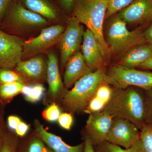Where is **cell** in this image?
Listing matches in <instances>:
<instances>
[{"mask_svg": "<svg viewBox=\"0 0 152 152\" xmlns=\"http://www.w3.org/2000/svg\"><path fill=\"white\" fill-rule=\"evenodd\" d=\"M12 69L5 68L0 69V84L17 82L24 83L21 76Z\"/></svg>", "mask_w": 152, "mask_h": 152, "instance_id": "cell-25", "label": "cell"}, {"mask_svg": "<svg viewBox=\"0 0 152 152\" xmlns=\"http://www.w3.org/2000/svg\"><path fill=\"white\" fill-rule=\"evenodd\" d=\"M82 50L87 64L93 72L103 68L105 53L94 35L88 29L84 33Z\"/></svg>", "mask_w": 152, "mask_h": 152, "instance_id": "cell-12", "label": "cell"}, {"mask_svg": "<svg viewBox=\"0 0 152 152\" xmlns=\"http://www.w3.org/2000/svg\"><path fill=\"white\" fill-rule=\"evenodd\" d=\"M35 134L44 142L45 145L54 152H83L84 142L76 146H70L63 140L61 138L45 129L39 121H34Z\"/></svg>", "mask_w": 152, "mask_h": 152, "instance_id": "cell-15", "label": "cell"}, {"mask_svg": "<svg viewBox=\"0 0 152 152\" xmlns=\"http://www.w3.org/2000/svg\"><path fill=\"white\" fill-rule=\"evenodd\" d=\"M25 85L24 83L19 82L0 84V104L4 105L9 103L21 92Z\"/></svg>", "mask_w": 152, "mask_h": 152, "instance_id": "cell-21", "label": "cell"}, {"mask_svg": "<svg viewBox=\"0 0 152 152\" xmlns=\"http://www.w3.org/2000/svg\"><path fill=\"white\" fill-rule=\"evenodd\" d=\"M140 139V130L134 123L127 119L115 117L113 119L106 141L127 149Z\"/></svg>", "mask_w": 152, "mask_h": 152, "instance_id": "cell-7", "label": "cell"}, {"mask_svg": "<svg viewBox=\"0 0 152 152\" xmlns=\"http://www.w3.org/2000/svg\"><path fill=\"white\" fill-rule=\"evenodd\" d=\"M65 66L64 84L66 88L72 86L82 77L93 72L80 52L71 57Z\"/></svg>", "mask_w": 152, "mask_h": 152, "instance_id": "cell-16", "label": "cell"}, {"mask_svg": "<svg viewBox=\"0 0 152 152\" xmlns=\"http://www.w3.org/2000/svg\"><path fill=\"white\" fill-rule=\"evenodd\" d=\"M107 7L106 0H77L73 11L74 17L94 35L105 53L108 45L104 38L103 24Z\"/></svg>", "mask_w": 152, "mask_h": 152, "instance_id": "cell-3", "label": "cell"}, {"mask_svg": "<svg viewBox=\"0 0 152 152\" xmlns=\"http://www.w3.org/2000/svg\"><path fill=\"white\" fill-rule=\"evenodd\" d=\"M18 140L14 133L8 132L4 137L0 152H17Z\"/></svg>", "mask_w": 152, "mask_h": 152, "instance_id": "cell-24", "label": "cell"}, {"mask_svg": "<svg viewBox=\"0 0 152 152\" xmlns=\"http://www.w3.org/2000/svg\"><path fill=\"white\" fill-rule=\"evenodd\" d=\"M84 32L83 26L75 17L69 21L59 41L62 66H65L69 59L79 52Z\"/></svg>", "mask_w": 152, "mask_h": 152, "instance_id": "cell-8", "label": "cell"}, {"mask_svg": "<svg viewBox=\"0 0 152 152\" xmlns=\"http://www.w3.org/2000/svg\"><path fill=\"white\" fill-rule=\"evenodd\" d=\"M14 1L15 0H0V23Z\"/></svg>", "mask_w": 152, "mask_h": 152, "instance_id": "cell-34", "label": "cell"}, {"mask_svg": "<svg viewBox=\"0 0 152 152\" xmlns=\"http://www.w3.org/2000/svg\"><path fill=\"white\" fill-rule=\"evenodd\" d=\"M96 150L97 152H146L141 139L127 149H123L106 141L96 146Z\"/></svg>", "mask_w": 152, "mask_h": 152, "instance_id": "cell-22", "label": "cell"}, {"mask_svg": "<svg viewBox=\"0 0 152 152\" xmlns=\"http://www.w3.org/2000/svg\"><path fill=\"white\" fill-rule=\"evenodd\" d=\"M119 17L126 23H147L152 20V0H134L120 12Z\"/></svg>", "mask_w": 152, "mask_h": 152, "instance_id": "cell-13", "label": "cell"}, {"mask_svg": "<svg viewBox=\"0 0 152 152\" xmlns=\"http://www.w3.org/2000/svg\"><path fill=\"white\" fill-rule=\"evenodd\" d=\"M21 121L20 119L17 116H9L7 120V126L10 132L12 133H15L16 129L19 124Z\"/></svg>", "mask_w": 152, "mask_h": 152, "instance_id": "cell-33", "label": "cell"}, {"mask_svg": "<svg viewBox=\"0 0 152 152\" xmlns=\"http://www.w3.org/2000/svg\"><path fill=\"white\" fill-rule=\"evenodd\" d=\"M103 111L113 118L129 120L140 130L146 125L145 91L136 87L114 88L110 99Z\"/></svg>", "mask_w": 152, "mask_h": 152, "instance_id": "cell-1", "label": "cell"}, {"mask_svg": "<svg viewBox=\"0 0 152 152\" xmlns=\"http://www.w3.org/2000/svg\"><path fill=\"white\" fill-rule=\"evenodd\" d=\"M26 8L45 19L56 20L60 16L58 4L53 0H17Z\"/></svg>", "mask_w": 152, "mask_h": 152, "instance_id": "cell-17", "label": "cell"}, {"mask_svg": "<svg viewBox=\"0 0 152 152\" xmlns=\"http://www.w3.org/2000/svg\"><path fill=\"white\" fill-rule=\"evenodd\" d=\"M4 136L0 138V149H1V147L2 144L3 140H4Z\"/></svg>", "mask_w": 152, "mask_h": 152, "instance_id": "cell-41", "label": "cell"}, {"mask_svg": "<svg viewBox=\"0 0 152 152\" xmlns=\"http://www.w3.org/2000/svg\"><path fill=\"white\" fill-rule=\"evenodd\" d=\"M85 127V136L94 146L106 141L113 118L103 111L90 114Z\"/></svg>", "mask_w": 152, "mask_h": 152, "instance_id": "cell-11", "label": "cell"}, {"mask_svg": "<svg viewBox=\"0 0 152 152\" xmlns=\"http://www.w3.org/2000/svg\"><path fill=\"white\" fill-rule=\"evenodd\" d=\"M105 81L116 88L136 87L149 89L152 88V72L117 64L112 66L106 73Z\"/></svg>", "mask_w": 152, "mask_h": 152, "instance_id": "cell-6", "label": "cell"}, {"mask_svg": "<svg viewBox=\"0 0 152 152\" xmlns=\"http://www.w3.org/2000/svg\"><path fill=\"white\" fill-rule=\"evenodd\" d=\"M84 149L83 152H95L94 146L90 139L85 136Z\"/></svg>", "mask_w": 152, "mask_h": 152, "instance_id": "cell-38", "label": "cell"}, {"mask_svg": "<svg viewBox=\"0 0 152 152\" xmlns=\"http://www.w3.org/2000/svg\"><path fill=\"white\" fill-rule=\"evenodd\" d=\"M48 23L46 19L26 8L15 0L0 23V29L11 34L17 30L39 27Z\"/></svg>", "mask_w": 152, "mask_h": 152, "instance_id": "cell-5", "label": "cell"}, {"mask_svg": "<svg viewBox=\"0 0 152 152\" xmlns=\"http://www.w3.org/2000/svg\"><path fill=\"white\" fill-rule=\"evenodd\" d=\"M105 71L102 68L82 77L62 99L64 108L72 113L84 112L98 87L105 82Z\"/></svg>", "mask_w": 152, "mask_h": 152, "instance_id": "cell-2", "label": "cell"}, {"mask_svg": "<svg viewBox=\"0 0 152 152\" xmlns=\"http://www.w3.org/2000/svg\"><path fill=\"white\" fill-rule=\"evenodd\" d=\"M58 121L61 127L66 130H70L74 123L72 114L70 113H62L60 116Z\"/></svg>", "mask_w": 152, "mask_h": 152, "instance_id": "cell-30", "label": "cell"}, {"mask_svg": "<svg viewBox=\"0 0 152 152\" xmlns=\"http://www.w3.org/2000/svg\"><path fill=\"white\" fill-rule=\"evenodd\" d=\"M61 9L66 13L73 12L75 0H55Z\"/></svg>", "mask_w": 152, "mask_h": 152, "instance_id": "cell-32", "label": "cell"}, {"mask_svg": "<svg viewBox=\"0 0 152 152\" xmlns=\"http://www.w3.org/2000/svg\"><path fill=\"white\" fill-rule=\"evenodd\" d=\"M144 35L147 43L152 46V20L149 26L144 31Z\"/></svg>", "mask_w": 152, "mask_h": 152, "instance_id": "cell-37", "label": "cell"}, {"mask_svg": "<svg viewBox=\"0 0 152 152\" xmlns=\"http://www.w3.org/2000/svg\"><path fill=\"white\" fill-rule=\"evenodd\" d=\"M113 90L106 81L100 85L84 112L90 115L102 111L110 99Z\"/></svg>", "mask_w": 152, "mask_h": 152, "instance_id": "cell-20", "label": "cell"}, {"mask_svg": "<svg viewBox=\"0 0 152 152\" xmlns=\"http://www.w3.org/2000/svg\"><path fill=\"white\" fill-rule=\"evenodd\" d=\"M141 28L128 29L126 23L119 16L113 19L107 32V44L115 55L124 54L135 47L147 43Z\"/></svg>", "mask_w": 152, "mask_h": 152, "instance_id": "cell-4", "label": "cell"}, {"mask_svg": "<svg viewBox=\"0 0 152 152\" xmlns=\"http://www.w3.org/2000/svg\"><path fill=\"white\" fill-rule=\"evenodd\" d=\"M146 94V124L152 126V88L145 90Z\"/></svg>", "mask_w": 152, "mask_h": 152, "instance_id": "cell-31", "label": "cell"}, {"mask_svg": "<svg viewBox=\"0 0 152 152\" xmlns=\"http://www.w3.org/2000/svg\"><path fill=\"white\" fill-rule=\"evenodd\" d=\"M108 7L106 17L111 16L113 15L122 10L129 6L134 0H106Z\"/></svg>", "mask_w": 152, "mask_h": 152, "instance_id": "cell-26", "label": "cell"}, {"mask_svg": "<svg viewBox=\"0 0 152 152\" xmlns=\"http://www.w3.org/2000/svg\"><path fill=\"white\" fill-rule=\"evenodd\" d=\"M61 114L60 108L55 102H53L42 113L43 118L47 121L54 123L58 120Z\"/></svg>", "mask_w": 152, "mask_h": 152, "instance_id": "cell-27", "label": "cell"}, {"mask_svg": "<svg viewBox=\"0 0 152 152\" xmlns=\"http://www.w3.org/2000/svg\"><path fill=\"white\" fill-rule=\"evenodd\" d=\"M29 129V125L21 121L18 126L15 133L17 136L23 137L26 134Z\"/></svg>", "mask_w": 152, "mask_h": 152, "instance_id": "cell-35", "label": "cell"}, {"mask_svg": "<svg viewBox=\"0 0 152 152\" xmlns=\"http://www.w3.org/2000/svg\"><path fill=\"white\" fill-rule=\"evenodd\" d=\"M45 145L44 142L35 134L20 152H42Z\"/></svg>", "mask_w": 152, "mask_h": 152, "instance_id": "cell-29", "label": "cell"}, {"mask_svg": "<svg viewBox=\"0 0 152 152\" xmlns=\"http://www.w3.org/2000/svg\"><path fill=\"white\" fill-rule=\"evenodd\" d=\"M142 143L146 152H152V126L146 124L140 130Z\"/></svg>", "mask_w": 152, "mask_h": 152, "instance_id": "cell-28", "label": "cell"}, {"mask_svg": "<svg viewBox=\"0 0 152 152\" xmlns=\"http://www.w3.org/2000/svg\"><path fill=\"white\" fill-rule=\"evenodd\" d=\"M64 30V26L60 25L43 29L36 37L24 41L22 58L32 56L45 52L59 42Z\"/></svg>", "mask_w": 152, "mask_h": 152, "instance_id": "cell-9", "label": "cell"}, {"mask_svg": "<svg viewBox=\"0 0 152 152\" xmlns=\"http://www.w3.org/2000/svg\"><path fill=\"white\" fill-rule=\"evenodd\" d=\"M42 152H54L51 150L50 148L47 146L45 145L44 146L42 150Z\"/></svg>", "mask_w": 152, "mask_h": 152, "instance_id": "cell-40", "label": "cell"}, {"mask_svg": "<svg viewBox=\"0 0 152 152\" xmlns=\"http://www.w3.org/2000/svg\"></svg>", "mask_w": 152, "mask_h": 152, "instance_id": "cell-42", "label": "cell"}, {"mask_svg": "<svg viewBox=\"0 0 152 152\" xmlns=\"http://www.w3.org/2000/svg\"><path fill=\"white\" fill-rule=\"evenodd\" d=\"M137 68L145 70H152V56L149 58L141 64Z\"/></svg>", "mask_w": 152, "mask_h": 152, "instance_id": "cell-39", "label": "cell"}, {"mask_svg": "<svg viewBox=\"0 0 152 152\" xmlns=\"http://www.w3.org/2000/svg\"><path fill=\"white\" fill-rule=\"evenodd\" d=\"M152 56V46L146 43L133 48L124 54L118 65L128 68H137Z\"/></svg>", "mask_w": 152, "mask_h": 152, "instance_id": "cell-19", "label": "cell"}, {"mask_svg": "<svg viewBox=\"0 0 152 152\" xmlns=\"http://www.w3.org/2000/svg\"><path fill=\"white\" fill-rule=\"evenodd\" d=\"M45 92V88L43 85L37 83L30 86L25 85L21 93L26 101L32 103H36L42 100Z\"/></svg>", "mask_w": 152, "mask_h": 152, "instance_id": "cell-23", "label": "cell"}, {"mask_svg": "<svg viewBox=\"0 0 152 152\" xmlns=\"http://www.w3.org/2000/svg\"><path fill=\"white\" fill-rule=\"evenodd\" d=\"M24 42L0 29V69H13L22 61Z\"/></svg>", "mask_w": 152, "mask_h": 152, "instance_id": "cell-10", "label": "cell"}, {"mask_svg": "<svg viewBox=\"0 0 152 152\" xmlns=\"http://www.w3.org/2000/svg\"><path fill=\"white\" fill-rule=\"evenodd\" d=\"M15 69L20 73L34 80H41L45 78V63L43 58L39 56L27 61H20Z\"/></svg>", "mask_w": 152, "mask_h": 152, "instance_id": "cell-18", "label": "cell"}, {"mask_svg": "<svg viewBox=\"0 0 152 152\" xmlns=\"http://www.w3.org/2000/svg\"><path fill=\"white\" fill-rule=\"evenodd\" d=\"M47 80L48 84V96L52 101L61 100L67 91L60 76L58 61L54 53H48Z\"/></svg>", "mask_w": 152, "mask_h": 152, "instance_id": "cell-14", "label": "cell"}, {"mask_svg": "<svg viewBox=\"0 0 152 152\" xmlns=\"http://www.w3.org/2000/svg\"><path fill=\"white\" fill-rule=\"evenodd\" d=\"M3 105L0 104V138L4 137L8 132L6 130V125L4 120Z\"/></svg>", "mask_w": 152, "mask_h": 152, "instance_id": "cell-36", "label": "cell"}]
</instances>
